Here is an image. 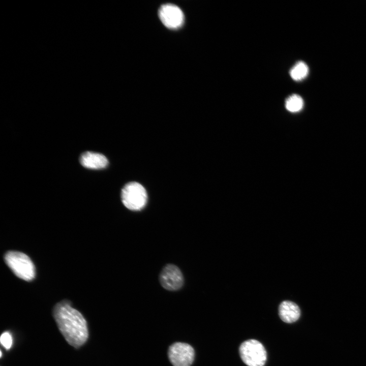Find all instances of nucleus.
Masks as SVG:
<instances>
[{
  "label": "nucleus",
  "mask_w": 366,
  "mask_h": 366,
  "mask_svg": "<svg viewBox=\"0 0 366 366\" xmlns=\"http://www.w3.org/2000/svg\"><path fill=\"white\" fill-rule=\"evenodd\" d=\"M54 318L62 334L67 342L76 348L83 345L88 338L86 320L69 301L57 303L53 311Z\"/></svg>",
  "instance_id": "f257e3e1"
},
{
  "label": "nucleus",
  "mask_w": 366,
  "mask_h": 366,
  "mask_svg": "<svg viewBox=\"0 0 366 366\" xmlns=\"http://www.w3.org/2000/svg\"><path fill=\"white\" fill-rule=\"evenodd\" d=\"M4 260L17 277L26 281H32L35 278V267L32 260L25 254L9 251L5 254Z\"/></svg>",
  "instance_id": "f03ea898"
},
{
  "label": "nucleus",
  "mask_w": 366,
  "mask_h": 366,
  "mask_svg": "<svg viewBox=\"0 0 366 366\" xmlns=\"http://www.w3.org/2000/svg\"><path fill=\"white\" fill-rule=\"evenodd\" d=\"M239 353L243 362L248 366H263L266 361V351L258 341L251 339L240 346Z\"/></svg>",
  "instance_id": "7ed1b4c3"
},
{
  "label": "nucleus",
  "mask_w": 366,
  "mask_h": 366,
  "mask_svg": "<svg viewBox=\"0 0 366 366\" xmlns=\"http://www.w3.org/2000/svg\"><path fill=\"white\" fill-rule=\"evenodd\" d=\"M121 201L124 205L132 210L142 209L147 202V193L139 183L131 182L126 184L121 191Z\"/></svg>",
  "instance_id": "20e7f679"
},
{
  "label": "nucleus",
  "mask_w": 366,
  "mask_h": 366,
  "mask_svg": "<svg viewBox=\"0 0 366 366\" xmlns=\"http://www.w3.org/2000/svg\"><path fill=\"white\" fill-rule=\"evenodd\" d=\"M168 357L173 366H190L194 359L195 352L188 344L175 343L170 346Z\"/></svg>",
  "instance_id": "39448f33"
},
{
  "label": "nucleus",
  "mask_w": 366,
  "mask_h": 366,
  "mask_svg": "<svg viewBox=\"0 0 366 366\" xmlns=\"http://www.w3.org/2000/svg\"><path fill=\"white\" fill-rule=\"evenodd\" d=\"M161 286L169 291H176L180 289L184 282L183 274L176 265L168 264L161 270L159 276Z\"/></svg>",
  "instance_id": "423d86ee"
},
{
  "label": "nucleus",
  "mask_w": 366,
  "mask_h": 366,
  "mask_svg": "<svg viewBox=\"0 0 366 366\" xmlns=\"http://www.w3.org/2000/svg\"><path fill=\"white\" fill-rule=\"evenodd\" d=\"M159 16L163 24L170 29L178 28L184 21L181 10L176 5L167 4L162 5L159 10Z\"/></svg>",
  "instance_id": "0eeeda50"
},
{
  "label": "nucleus",
  "mask_w": 366,
  "mask_h": 366,
  "mask_svg": "<svg viewBox=\"0 0 366 366\" xmlns=\"http://www.w3.org/2000/svg\"><path fill=\"white\" fill-rule=\"evenodd\" d=\"M80 162L84 167L91 169H100L105 168L108 161L102 154L86 151L82 154L80 158Z\"/></svg>",
  "instance_id": "6e6552de"
},
{
  "label": "nucleus",
  "mask_w": 366,
  "mask_h": 366,
  "mask_svg": "<svg viewBox=\"0 0 366 366\" xmlns=\"http://www.w3.org/2000/svg\"><path fill=\"white\" fill-rule=\"evenodd\" d=\"M279 314L282 321L286 323H291L299 318L300 310L299 307L294 302L286 300L280 304Z\"/></svg>",
  "instance_id": "1a4fd4ad"
},
{
  "label": "nucleus",
  "mask_w": 366,
  "mask_h": 366,
  "mask_svg": "<svg viewBox=\"0 0 366 366\" xmlns=\"http://www.w3.org/2000/svg\"><path fill=\"white\" fill-rule=\"evenodd\" d=\"M309 68L303 62L300 61L291 69L290 75L294 80L299 81L304 79L308 74Z\"/></svg>",
  "instance_id": "9d476101"
},
{
  "label": "nucleus",
  "mask_w": 366,
  "mask_h": 366,
  "mask_svg": "<svg viewBox=\"0 0 366 366\" xmlns=\"http://www.w3.org/2000/svg\"><path fill=\"white\" fill-rule=\"evenodd\" d=\"M286 109L290 112H296L300 111L303 106V101L298 95L290 96L286 100Z\"/></svg>",
  "instance_id": "9b49d317"
},
{
  "label": "nucleus",
  "mask_w": 366,
  "mask_h": 366,
  "mask_svg": "<svg viewBox=\"0 0 366 366\" xmlns=\"http://www.w3.org/2000/svg\"><path fill=\"white\" fill-rule=\"evenodd\" d=\"M12 343V337L9 331H5L2 334L1 337V343L6 350H9L11 348Z\"/></svg>",
  "instance_id": "f8f14e48"
}]
</instances>
